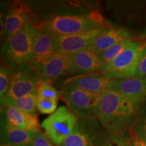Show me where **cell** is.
<instances>
[{
	"mask_svg": "<svg viewBox=\"0 0 146 146\" xmlns=\"http://www.w3.org/2000/svg\"><path fill=\"white\" fill-rule=\"evenodd\" d=\"M141 104L110 89L103 94L96 110V117L110 134L130 133Z\"/></svg>",
	"mask_w": 146,
	"mask_h": 146,
	"instance_id": "cell-1",
	"label": "cell"
},
{
	"mask_svg": "<svg viewBox=\"0 0 146 146\" xmlns=\"http://www.w3.org/2000/svg\"><path fill=\"white\" fill-rule=\"evenodd\" d=\"M106 25L107 23L100 14L92 13L89 15L57 16L45 21L42 29L55 37H59L82 33Z\"/></svg>",
	"mask_w": 146,
	"mask_h": 146,
	"instance_id": "cell-2",
	"label": "cell"
},
{
	"mask_svg": "<svg viewBox=\"0 0 146 146\" xmlns=\"http://www.w3.org/2000/svg\"><path fill=\"white\" fill-rule=\"evenodd\" d=\"M37 31L33 25H29L5 40L1 47V56L12 68L30 63Z\"/></svg>",
	"mask_w": 146,
	"mask_h": 146,
	"instance_id": "cell-3",
	"label": "cell"
},
{
	"mask_svg": "<svg viewBox=\"0 0 146 146\" xmlns=\"http://www.w3.org/2000/svg\"><path fill=\"white\" fill-rule=\"evenodd\" d=\"M78 118L68 108L60 106L43 120L41 127L56 146H62L75 128Z\"/></svg>",
	"mask_w": 146,
	"mask_h": 146,
	"instance_id": "cell-4",
	"label": "cell"
},
{
	"mask_svg": "<svg viewBox=\"0 0 146 146\" xmlns=\"http://www.w3.org/2000/svg\"><path fill=\"white\" fill-rule=\"evenodd\" d=\"M43 81L40 73L30 63L14 67L12 68V82L6 100H16L36 94Z\"/></svg>",
	"mask_w": 146,
	"mask_h": 146,
	"instance_id": "cell-5",
	"label": "cell"
},
{
	"mask_svg": "<svg viewBox=\"0 0 146 146\" xmlns=\"http://www.w3.org/2000/svg\"><path fill=\"white\" fill-rule=\"evenodd\" d=\"M104 93L94 94L78 89L63 91L62 98L68 108L78 119L96 118V110Z\"/></svg>",
	"mask_w": 146,
	"mask_h": 146,
	"instance_id": "cell-6",
	"label": "cell"
},
{
	"mask_svg": "<svg viewBox=\"0 0 146 146\" xmlns=\"http://www.w3.org/2000/svg\"><path fill=\"white\" fill-rule=\"evenodd\" d=\"M146 49V41L135 39L119 56L107 64L102 66L99 72L115 79L120 78L138 60L141 52Z\"/></svg>",
	"mask_w": 146,
	"mask_h": 146,
	"instance_id": "cell-7",
	"label": "cell"
},
{
	"mask_svg": "<svg viewBox=\"0 0 146 146\" xmlns=\"http://www.w3.org/2000/svg\"><path fill=\"white\" fill-rule=\"evenodd\" d=\"M114 78L103 73L73 76L64 82L63 91L78 89L89 93H104L111 89Z\"/></svg>",
	"mask_w": 146,
	"mask_h": 146,
	"instance_id": "cell-8",
	"label": "cell"
},
{
	"mask_svg": "<svg viewBox=\"0 0 146 146\" xmlns=\"http://www.w3.org/2000/svg\"><path fill=\"white\" fill-rule=\"evenodd\" d=\"M108 25L92 29L82 33L55 37L56 53L71 56L90 47L97 36Z\"/></svg>",
	"mask_w": 146,
	"mask_h": 146,
	"instance_id": "cell-9",
	"label": "cell"
},
{
	"mask_svg": "<svg viewBox=\"0 0 146 146\" xmlns=\"http://www.w3.org/2000/svg\"><path fill=\"white\" fill-rule=\"evenodd\" d=\"M100 125L97 118L78 119L74 129L62 146H98L97 135Z\"/></svg>",
	"mask_w": 146,
	"mask_h": 146,
	"instance_id": "cell-10",
	"label": "cell"
},
{
	"mask_svg": "<svg viewBox=\"0 0 146 146\" xmlns=\"http://www.w3.org/2000/svg\"><path fill=\"white\" fill-rule=\"evenodd\" d=\"M70 56L72 62L70 75L72 76L100 72L102 66L101 54L91 46Z\"/></svg>",
	"mask_w": 146,
	"mask_h": 146,
	"instance_id": "cell-11",
	"label": "cell"
},
{
	"mask_svg": "<svg viewBox=\"0 0 146 146\" xmlns=\"http://www.w3.org/2000/svg\"><path fill=\"white\" fill-rule=\"evenodd\" d=\"M56 53L55 36L43 29L37 31L30 64L37 70Z\"/></svg>",
	"mask_w": 146,
	"mask_h": 146,
	"instance_id": "cell-12",
	"label": "cell"
},
{
	"mask_svg": "<svg viewBox=\"0 0 146 146\" xmlns=\"http://www.w3.org/2000/svg\"><path fill=\"white\" fill-rule=\"evenodd\" d=\"M111 89L140 104H146V81L144 78H114Z\"/></svg>",
	"mask_w": 146,
	"mask_h": 146,
	"instance_id": "cell-13",
	"label": "cell"
},
{
	"mask_svg": "<svg viewBox=\"0 0 146 146\" xmlns=\"http://www.w3.org/2000/svg\"><path fill=\"white\" fill-rule=\"evenodd\" d=\"M71 68V56L56 53L36 70L44 81L52 82L65 74H70Z\"/></svg>",
	"mask_w": 146,
	"mask_h": 146,
	"instance_id": "cell-14",
	"label": "cell"
},
{
	"mask_svg": "<svg viewBox=\"0 0 146 146\" xmlns=\"http://www.w3.org/2000/svg\"><path fill=\"white\" fill-rule=\"evenodd\" d=\"M35 132L16 128L3 118L1 123V145L14 146H31Z\"/></svg>",
	"mask_w": 146,
	"mask_h": 146,
	"instance_id": "cell-15",
	"label": "cell"
},
{
	"mask_svg": "<svg viewBox=\"0 0 146 146\" xmlns=\"http://www.w3.org/2000/svg\"><path fill=\"white\" fill-rule=\"evenodd\" d=\"M4 106V118L10 125L25 131L35 133L41 131L36 116L28 114L14 107Z\"/></svg>",
	"mask_w": 146,
	"mask_h": 146,
	"instance_id": "cell-16",
	"label": "cell"
},
{
	"mask_svg": "<svg viewBox=\"0 0 146 146\" xmlns=\"http://www.w3.org/2000/svg\"><path fill=\"white\" fill-rule=\"evenodd\" d=\"M129 38L133 37L129 31L108 25L97 36L91 47L102 54L118 42Z\"/></svg>",
	"mask_w": 146,
	"mask_h": 146,
	"instance_id": "cell-17",
	"label": "cell"
},
{
	"mask_svg": "<svg viewBox=\"0 0 146 146\" xmlns=\"http://www.w3.org/2000/svg\"><path fill=\"white\" fill-rule=\"evenodd\" d=\"M26 8H15L8 12L4 21L3 37L5 40L21 31L30 25V18Z\"/></svg>",
	"mask_w": 146,
	"mask_h": 146,
	"instance_id": "cell-18",
	"label": "cell"
},
{
	"mask_svg": "<svg viewBox=\"0 0 146 146\" xmlns=\"http://www.w3.org/2000/svg\"><path fill=\"white\" fill-rule=\"evenodd\" d=\"M98 146H133L131 132L124 134H110L100 125L97 135Z\"/></svg>",
	"mask_w": 146,
	"mask_h": 146,
	"instance_id": "cell-19",
	"label": "cell"
},
{
	"mask_svg": "<svg viewBox=\"0 0 146 146\" xmlns=\"http://www.w3.org/2000/svg\"><path fill=\"white\" fill-rule=\"evenodd\" d=\"M36 94H30L16 100H6L3 106L14 107L28 114L36 116Z\"/></svg>",
	"mask_w": 146,
	"mask_h": 146,
	"instance_id": "cell-20",
	"label": "cell"
},
{
	"mask_svg": "<svg viewBox=\"0 0 146 146\" xmlns=\"http://www.w3.org/2000/svg\"><path fill=\"white\" fill-rule=\"evenodd\" d=\"M134 38H129V39L122 40L101 54L102 66L112 62L113 60H114L124 50H126L134 41Z\"/></svg>",
	"mask_w": 146,
	"mask_h": 146,
	"instance_id": "cell-21",
	"label": "cell"
},
{
	"mask_svg": "<svg viewBox=\"0 0 146 146\" xmlns=\"http://www.w3.org/2000/svg\"><path fill=\"white\" fill-rule=\"evenodd\" d=\"M12 68L8 66L1 65L0 68V100L1 104L3 106L8 97L12 82Z\"/></svg>",
	"mask_w": 146,
	"mask_h": 146,
	"instance_id": "cell-22",
	"label": "cell"
},
{
	"mask_svg": "<svg viewBox=\"0 0 146 146\" xmlns=\"http://www.w3.org/2000/svg\"><path fill=\"white\" fill-rule=\"evenodd\" d=\"M146 76V49L140 54L136 63L124 73L120 78H143Z\"/></svg>",
	"mask_w": 146,
	"mask_h": 146,
	"instance_id": "cell-23",
	"label": "cell"
},
{
	"mask_svg": "<svg viewBox=\"0 0 146 146\" xmlns=\"http://www.w3.org/2000/svg\"><path fill=\"white\" fill-rule=\"evenodd\" d=\"M131 133L146 141V105L141 106Z\"/></svg>",
	"mask_w": 146,
	"mask_h": 146,
	"instance_id": "cell-24",
	"label": "cell"
},
{
	"mask_svg": "<svg viewBox=\"0 0 146 146\" xmlns=\"http://www.w3.org/2000/svg\"><path fill=\"white\" fill-rule=\"evenodd\" d=\"M36 97L39 98H48L58 100L60 94L52 85L50 82L44 81L41 82L36 93Z\"/></svg>",
	"mask_w": 146,
	"mask_h": 146,
	"instance_id": "cell-25",
	"label": "cell"
},
{
	"mask_svg": "<svg viewBox=\"0 0 146 146\" xmlns=\"http://www.w3.org/2000/svg\"><path fill=\"white\" fill-rule=\"evenodd\" d=\"M58 100L48 98H39L36 100V108L42 114H53L57 110Z\"/></svg>",
	"mask_w": 146,
	"mask_h": 146,
	"instance_id": "cell-26",
	"label": "cell"
},
{
	"mask_svg": "<svg viewBox=\"0 0 146 146\" xmlns=\"http://www.w3.org/2000/svg\"><path fill=\"white\" fill-rule=\"evenodd\" d=\"M31 146H56L51 141L45 133L39 131L36 132L33 137Z\"/></svg>",
	"mask_w": 146,
	"mask_h": 146,
	"instance_id": "cell-27",
	"label": "cell"
},
{
	"mask_svg": "<svg viewBox=\"0 0 146 146\" xmlns=\"http://www.w3.org/2000/svg\"><path fill=\"white\" fill-rule=\"evenodd\" d=\"M131 140H132L133 146H146V141L141 139L133 135L131 133Z\"/></svg>",
	"mask_w": 146,
	"mask_h": 146,
	"instance_id": "cell-28",
	"label": "cell"
},
{
	"mask_svg": "<svg viewBox=\"0 0 146 146\" xmlns=\"http://www.w3.org/2000/svg\"><path fill=\"white\" fill-rule=\"evenodd\" d=\"M1 146H14V145H1Z\"/></svg>",
	"mask_w": 146,
	"mask_h": 146,
	"instance_id": "cell-29",
	"label": "cell"
},
{
	"mask_svg": "<svg viewBox=\"0 0 146 146\" xmlns=\"http://www.w3.org/2000/svg\"><path fill=\"white\" fill-rule=\"evenodd\" d=\"M144 78V79H145V81H146V76H145V78Z\"/></svg>",
	"mask_w": 146,
	"mask_h": 146,
	"instance_id": "cell-30",
	"label": "cell"
}]
</instances>
